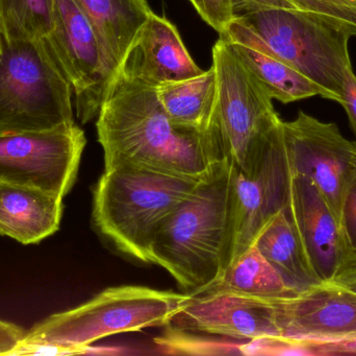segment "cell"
Returning a JSON list of instances; mask_svg holds the SVG:
<instances>
[{
  "instance_id": "obj_1",
  "label": "cell",
  "mask_w": 356,
  "mask_h": 356,
  "mask_svg": "<svg viewBox=\"0 0 356 356\" xmlns=\"http://www.w3.org/2000/svg\"><path fill=\"white\" fill-rule=\"evenodd\" d=\"M104 169H147L207 179L224 157L219 129L200 132L173 123L156 88L122 72L113 79L97 115Z\"/></svg>"
},
{
  "instance_id": "obj_2",
  "label": "cell",
  "mask_w": 356,
  "mask_h": 356,
  "mask_svg": "<svg viewBox=\"0 0 356 356\" xmlns=\"http://www.w3.org/2000/svg\"><path fill=\"white\" fill-rule=\"evenodd\" d=\"M228 182L224 159L165 222L150 248V263L164 268L188 294L221 277Z\"/></svg>"
},
{
  "instance_id": "obj_3",
  "label": "cell",
  "mask_w": 356,
  "mask_h": 356,
  "mask_svg": "<svg viewBox=\"0 0 356 356\" xmlns=\"http://www.w3.org/2000/svg\"><path fill=\"white\" fill-rule=\"evenodd\" d=\"M200 181L131 167L104 169L93 192L94 226L117 250L150 263L156 234Z\"/></svg>"
},
{
  "instance_id": "obj_4",
  "label": "cell",
  "mask_w": 356,
  "mask_h": 356,
  "mask_svg": "<svg viewBox=\"0 0 356 356\" xmlns=\"http://www.w3.org/2000/svg\"><path fill=\"white\" fill-rule=\"evenodd\" d=\"M190 294L139 286L106 288L75 309L54 314L35 324L22 343H43L87 355L89 346L114 334L170 325Z\"/></svg>"
},
{
  "instance_id": "obj_5",
  "label": "cell",
  "mask_w": 356,
  "mask_h": 356,
  "mask_svg": "<svg viewBox=\"0 0 356 356\" xmlns=\"http://www.w3.org/2000/svg\"><path fill=\"white\" fill-rule=\"evenodd\" d=\"M72 94L43 42H2L0 135L73 125Z\"/></svg>"
},
{
  "instance_id": "obj_6",
  "label": "cell",
  "mask_w": 356,
  "mask_h": 356,
  "mask_svg": "<svg viewBox=\"0 0 356 356\" xmlns=\"http://www.w3.org/2000/svg\"><path fill=\"white\" fill-rule=\"evenodd\" d=\"M266 45L301 75L317 84L328 100L342 102L347 69L353 67L350 36L302 13L259 8L236 16Z\"/></svg>"
},
{
  "instance_id": "obj_7",
  "label": "cell",
  "mask_w": 356,
  "mask_h": 356,
  "mask_svg": "<svg viewBox=\"0 0 356 356\" xmlns=\"http://www.w3.org/2000/svg\"><path fill=\"white\" fill-rule=\"evenodd\" d=\"M213 66L217 73V123L224 157L249 173L282 119L269 92L221 37L213 47Z\"/></svg>"
},
{
  "instance_id": "obj_8",
  "label": "cell",
  "mask_w": 356,
  "mask_h": 356,
  "mask_svg": "<svg viewBox=\"0 0 356 356\" xmlns=\"http://www.w3.org/2000/svg\"><path fill=\"white\" fill-rule=\"evenodd\" d=\"M228 164L227 228L222 275L288 205L292 171L282 121L270 134L249 173Z\"/></svg>"
},
{
  "instance_id": "obj_9",
  "label": "cell",
  "mask_w": 356,
  "mask_h": 356,
  "mask_svg": "<svg viewBox=\"0 0 356 356\" xmlns=\"http://www.w3.org/2000/svg\"><path fill=\"white\" fill-rule=\"evenodd\" d=\"M86 144L76 123L0 135V181L43 188L65 198L74 185Z\"/></svg>"
},
{
  "instance_id": "obj_10",
  "label": "cell",
  "mask_w": 356,
  "mask_h": 356,
  "mask_svg": "<svg viewBox=\"0 0 356 356\" xmlns=\"http://www.w3.org/2000/svg\"><path fill=\"white\" fill-rule=\"evenodd\" d=\"M54 29L44 40L72 87L77 118L87 123L97 117L110 75L95 29L74 0H52Z\"/></svg>"
},
{
  "instance_id": "obj_11",
  "label": "cell",
  "mask_w": 356,
  "mask_h": 356,
  "mask_svg": "<svg viewBox=\"0 0 356 356\" xmlns=\"http://www.w3.org/2000/svg\"><path fill=\"white\" fill-rule=\"evenodd\" d=\"M282 132L291 171L316 184L340 222L343 196L355 171L356 141L346 139L336 123L303 111L294 121H282Z\"/></svg>"
},
{
  "instance_id": "obj_12",
  "label": "cell",
  "mask_w": 356,
  "mask_h": 356,
  "mask_svg": "<svg viewBox=\"0 0 356 356\" xmlns=\"http://www.w3.org/2000/svg\"><path fill=\"white\" fill-rule=\"evenodd\" d=\"M280 300L225 291H199L190 294L171 324L177 330L232 340L282 338Z\"/></svg>"
},
{
  "instance_id": "obj_13",
  "label": "cell",
  "mask_w": 356,
  "mask_h": 356,
  "mask_svg": "<svg viewBox=\"0 0 356 356\" xmlns=\"http://www.w3.org/2000/svg\"><path fill=\"white\" fill-rule=\"evenodd\" d=\"M284 209L314 271L323 284H330L350 257L340 222L332 207L311 179L292 173Z\"/></svg>"
},
{
  "instance_id": "obj_14",
  "label": "cell",
  "mask_w": 356,
  "mask_h": 356,
  "mask_svg": "<svg viewBox=\"0 0 356 356\" xmlns=\"http://www.w3.org/2000/svg\"><path fill=\"white\" fill-rule=\"evenodd\" d=\"M282 339L336 340L356 336V293L323 284L294 298L280 299Z\"/></svg>"
},
{
  "instance_id": "obj_15",
  "label": "cell",
  "mask_w": 356,
  "mask_h": 356,
  "mask_svg": "<svg viewBox=\"0 0 356 356\" xmlns=\"http://www.w3.org/2000/svg\"><path fill=\"white\" fill-rule=\"evenodd\" d=\"M203 71L188 54L177 26L152 12L134 40L118 72L156 88L197 77Z\"/></svg>"
},
{
  "instance_id": "obj_16",
  "label": "cell",
  "mask_w": 356,
  "mask_h": 356,
  "mask_svg": "<svg viewBox=\"0 0 356 356\" xmlns=\"http://www.w3.org/2000/svg\"><path fill=\"white\" fill-rule=\"evenodd\" d=\"M221 38L230 44L273 100L282 104L313 96L328 100L327 93L321 87L276 56L254 31L236 19Z\"/></svg>"
},
{
  "instance_id": "obj_17",
  "label": "cell",
  "mask_w": 356,
  "mask_h": 356,
  "mask_svg": "<svg viewBox=\"0 0 356 356\" xmlns=\"http://www.w3.org/2000/svg\"><path fill=\"white\" fill-rule=\"evenodd\" d=\"M63 199L35 186L0 181V234L38 244L60 229Z\"/></svg>"
},
{
  "instance_id": "obj_18",
  "label": "cell",
  "mask_w": 356,
  "mask_h": 356,
  "mask_svg": "<svg viewBox=\"0 0 356 356\" xmlns=\"http://www.w3.org/2000/svg\"><path fill=\"white\" fill-rule=\"evenodd\" d=\"M91 21L111 83L134 40L154 10L147 0H74Z\"/></svg>"
},
{
  "instance_id": "obj_19",
  "label": "cell",
  "mask_w": 356,
  "mask_h": 356,
  "mask_svg": "<svg viewBox=\"0 0 356 356\" xmlns=\"http://www.w3.org/2000/svg\"><path fill=\"white\" fill-rule=\"evenodd\" d=\"M254 245L286 286L297 294L323 284L314 271L286 209L266 225Z\"/></svg>"
},
{
  "instance_id": "obj_20",
  "label": "cell",
  "mask_w": 356,
  "mask_h": 356,
  "mask_svg": "<svg viewBox=\"0 0 356 356\" xmlns=\"http://www.w3.org/2000/svg\"><path fill=\"white\" fill-rule=\"evenodd\" d=\"M159 100L173 123L188 129H218V84L215 67L184 81L156 88Z\"/></svg>"
},
{
  "instance_id": "obj_21",
  "label": "cell",
  "mask_w": 356,
  "mask_h": 356,
  "mask_svg": "<svg viewBox=\"0 0 356 356\" xmlns=\"http://www.w3.org/2000/svg\"><path fill=\"white\" fill-rule=\"evenodd\" d=\"M203 290L225 291L265 299L298 296L286 286L255 245L245 251L215 284Z\"/></svg>"
},
{
  "instance_id": "obj_22",
  "label": "cell",
  "mask_w": 356,
  "mask_h": 356,
  "mask_svg": "<svg viewBox=\"0 0 356 356\" xmlns=\"http://www.w3.org/2000/svg\"><path fill=\"white\" fill-rule=\"evenodd\" d=\"M52 29V0H0L1 42L44 41Z\"/></svg>"
},
{
  "instance_id": "obj_23",
  "label": "cell",
  "mask_w": 356,
  "mask_h": 356,
  "mask_svg": "<svg viewBox=\"0 0 356 356\" xmlns=\"http://www.w3.org/2000/svg\"><path fill=\"white\" fill-rule=\"evenodd\" d=\"M234 15L259 8L302 13L356 38V0H232Z\"/></svg>"
},
{
  "instance_id": "obj_24",
  "label": "cell",
  "mask_w": 356,
  "mask_h": 356,
  "mask_svg": "<svg viewBox=\"0 0 356 356\" xmlns=\"http://www.w3.org/2000/svg\"><path fill=\"white\" fill-rule=\"evenodd\" d=\"M156 343L168 355H244V343L199 338L175 327L156 339Z\"/></svg>"
},
{
  "instance_id": "obj_25",
  "label": "cell",
  "mask_w": 356,
  "mask_h": 356,
  "mask_svg": "<svg viewBox=\"0 0 356 356\" xmlns=\"http://www.w3.org/2000/svg\"><path fill=\"white\" fill-rule=\"evenodd\" d=\"M199 16L213 27L220 37L236 19L232 0H190Z\"/></svg>"
},
{
  "instance_id": "obj_26",
  "label": "cell",
  "mask_w": 356,
  "mask_h": 356,
  "mask_svg": "<svg viewBox=\"0 0 356 356\" xmlns=\"http://www.w3.org/2000/svg\"><path fill=\"white\" fill-rule=\"evenodd\" d=\"M340 226L350 256H356V160L341 205Z\"/></svg>"
},
{
  "instance_id": "obj_27",
  "label": "cell",
  "mask_w": 356,
  "mask_h": 356,
  "mask_svg": "<svg viewBox=\"0 0 356 356\" xmlns=\"http://www.w3.org/2000/svg\"><path fill=\"white\" fill-rule=\"evenodd\" d=\"M290 341L302 348L305 355H356V336L336 339V340Z\"/></svg>"
},
{
  "instance_id": "obj_28",
  "label": "cell",
  "mask_w": 356,
  "mask_h": 356,
  "mask_svg": "<svg viewBox=\"0 0 356 356\" xmlns=\"http://www.w3.org/2000/svg\"><path fill=\"white\" fill-rule=\"evenodd\" d=\"M341 106L346 111L351 129L356 136V75L353 67L347 69L342 89Z\"/></svg>"
},
{
  "instance_id": "obj_29",
  "label": "cell",
  "mask_w": 356,
  "mask_h": 356,
  "mask_svg": "<svg viewBox=\"0 0 356 356\" xmlns=\"http://www.w3.org/2000/svg\"><path fill=\"white\" fill-rule=\"evenodd\" d=\"M26 332L8 322L0 320V356H8L18 346Z\"/></svg>"
},
{
  "instance_id": "obj_30",
  "label": "cell",
  "mask_w": 356,
  "mask_h": 356,
  "mask_svg": "<svg viewBox=\"0 0 356 356\" xmlns=\"http://www.w3.org/2000/svg\"><path fill=\"white\" fill-rule=\"evenodd\" d=\"M330 284H337L356 293V256H350Z\"/></svg>"
},
{
  "instance_id": "obj_31",
  "label": "cell",
  "mask_w": 356,
  "mask_h": 356,
  "mask_svg": "<svg viewBox=\"0 0 356 356\" xmlns=\"http://www.w3.org/2000/svg\"><path fill=\"white\" fill-rule=\"evenodd\" d=\"M1 50H2V42H1V39H0V52H1Z\"/></svg>"
}]
</instances>
